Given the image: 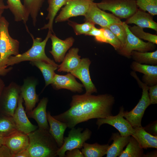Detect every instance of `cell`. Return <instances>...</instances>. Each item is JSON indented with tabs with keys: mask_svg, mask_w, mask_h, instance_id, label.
I'll use <instances>...</instances> for the list:
<instances>
[{
	"mask_svg": "<svg viewBox=\"0 0 157 157\" xmlns=\"http://www.w3.org/2000/svg\"><path fill=\"white\" fill-rule=\"evenodd\" d=\"M23 101L20 94L13 118L17 130L28 134L37 129L38 127L32 124L28 119L23 105Z\"/></svg>",
	"mask_w": 157,
	"mask_h": 157,
	"instance_id": "9a60e30c",
	"label": "cell"
},
{
	"mask_svg": "<svg viewBox=\"0 0 157 157\" xmlns=\"http://www.w3.org/2000/svg\"><path fill=\"white\" fill-rule=\"evenodd\" d=\"M93 1V0H69L55 18V22H63L73 17L84 16Z\"/></svg>",
	"mask_w": 157,
	"mask_h": 157,
	"instance_id": "8fae6325",
	"label": "cell"
},
{
	"mask_svg": "<svg viewBox=\"0 0 157 157\" xmlns=\"http://www.w3.org/2000/svg\"><path fill=\"white\" fill-rule=\"evenodd\" d=\"M12 157H30V155L27 149H23L13 155Z\"/></svg>",
	"mask_w": 157,
	"mask_h": 157,
	"instance_id": "ee69618b",
	"label": "cell"
},
{
	"mask_svg": "<svg viewBox=\"0 0 157 157\" xmlns=\"http://www.w3.org/2000/svg\"><path fill=\"white\" fill-rule=\"evenodd\" d=\"M91 63L88 58H82L78 66L70 73L81 81L85 89V94H88L97 92L90 75L89 68Z\"/></svg>",
	"mask_w": 157,
	"mask_h": 157,
	"instance_id": "4fadbf2b",
	"label": "cell"
},
{
	"mask_svg": "<svg viewBox=\"0 0 157 157\" xmlns=\"http://www.w3.org/2000/svg\"><path fill=\"white\" fill-rule=\"evenodd\" d=\"M52 42V49L50 53L55 61L58 63L62 62L67 51L72 47L74 42L72 37L62 40L55 34H51L50 38Z\"/></svg>",
	"mask_w": 157,
	"mask_h": 157,
	"instance_id": "2e32d148",
	"label": "cell"
},
{
	"mask_svg": "<svg viewBox=\"0 0 157 157\" xmlns=\"http://www.w3.org/2000/svg\"><path fill=\"white\" fill-rule=\"evenodd\" d=\"M124 108L122 106L120 108L119 112L117 115L97 119L96 124L98 128L103 124H107L116 128L122 136L131 135L134 131V128L130 123L124 118Z\"/></svg>",
	"mask_w": 157,
	"mask_h": 157,
	"instance_id": "7c38bea8",
	"label": "cell"
},
{
	"mask_svg": "<svg viewBox=\"0 0 157 157\" xmlns=\"http://www.w3.org/2000/svg\"><path fill=\"white\" fill-rule=\"evenodd\" d=\"M117 37L121 42L122 46L125 44L127 37L126 30L122 23L121 24H113L108 27Z\"/></svg>",
	"mask_w": 157,
	"mask_h": 157,
	"instance_id": "8d00e7d4",
	"label": "cell"
},
{
	"mask_svg": "<svg viewBox=\"0 0 157 157\" xmlns=\"http://www.w3.org/2000/svg\"><path fill=\"white\" fill-rule=\"evenodd\" d=\"M4 88V82L0 78V98Z\"/></svg>",
	"mask_w": 157,
	"mask_h": 157,
	"instance_id": "c3c4849f",
	"label": "cell"
},
{
	"mask_svg": "<svg viewBox=\"0 0 157 157\" xmlns=\"http://www.w3.org/2000/svg\"><path fill=\"white\" fill-rule=\"evenodd\" d=\"M142 89L141 99L136 106L131 111H124V117L130 123L133 128L142 127L141 121L145 111L151 105L148 95L149 86L142 81L135 72L131 73Z\"/></svg>",
	"mask_w": 157,
	"mask_h": 157,
	"instance_id": "5b68a950",
	"label": "cell"
},
{
	"mask_svg": "<svg viewBox=\"0 0 157 157\" xmlns=\"http://www.w3.org/2000/svg\"><path fill=\"white\" fill-rule=\"evenodd\" d=\"M104 35L106 39V43L110 44L117 51L122 47V44L117 37L107 28H102Z\"/></svg>",
	"mask_w": 157,
	"mask_h": 157,
	"instance_id": "74e56055",
	"label": "cell"
},
{
	"mask_svg": "<svg viewBox=\"0 0 157 157\" xmlns=\"http://www.w3.org/2000/svg\"><path fill=\"white\" fill-rule=\"evenodd\" d=\"M48 101L47 98L43 97L35 108L26 113L28 117L35 120L38 124V128L49 131V127L46 111Z\"/></svg>",
	"mask_w": 157,
	"mask_h": 157,
	"instance_id": "d6986e66",
	"label": "cell"
},
{
	"mask_svg": "<svg viewBox=\"0 0 157 157\" xmlns=\"http://www.w3.org/2000/svg\"><path fill=\"white\" fill-rule=\"evenodd\" d=\"M131 32L135 36L140 39H143L148 42L157 44V35L144 31L143 28L137 26H129Z\"/></svg>",
	"mask_w": 157,
	"mask_h": 157,
	"instance_id": "836d02e7",
	"label": "cell"
},
{
	"mask_svg": "<svg viewBox=\"0 0 157 157\" xmlns=\"http://www.w3.org/2000/svg\"><path fill=\"white\" fill-rule=\"evenodd\" d=\"M69 0H47L48 6L47 8L48 14L46 19L48 20V22L40 30L48 29L54 33L53 24L55 17L59 10L66 5Z\"/></svg>",
	"mask_w": 157,
	"mask_h": 157,
	"instance_id": "484cf974",
	"label": "cell"
},
{
	"mask_svg": "<svg viewBox=\"0 0 157 157\" xmlns=\"http://www.w3.org/2000/svg\"><path fill=\"white\" fill-rule=\"evenodd\" d=\"M124 22L127 24H134L141 28H149L157 31V23L154 21L153 16L139 8Z\"/></svg>",
	"mask_w": 157,
	"mask_h": 157,
	"instance_id": "44dd1931",
	"label": "cell"
},
{
	"mask_svg": "<svg viewBox=\"0 0 157 157\" xmlns=\"http://www.w3.org/2000/svg\"><path fill=\"white\" fill-rule=\"evenodd\" d=\"M109 145L108 144H100L96 143L91 144L85 142L81 152L84 157H102L106 154Z\"/></svg>",
	"mask_w": 157,
	"mask_h": 157,
	"instance_id": "f1b7e54d",
	"label": "cell"
},
{
	"mask_svg": "<svg viewBox=\"0 0 157 157\" xmlns=\"http://www.w3.org/2000/svg\"><path fill=\"white\" fill-rule=\"evenodd\" d=\"M68 136L64 138V143L57 151L56 155L59 157H65L66 151L75 148L81 149L84 143L90 139L92 135L91 131L86 128L83 132V129L78 127L72 128Z\"/></svg>",
	"mask_w": 157,
	"mask_h": 157,
	"instance_id": "52a82bcc",
	"label": "cell"
},
{
	"mask_svg": "<svg viewBox=\"0 0 157 157\" xmlns=\"http://www.w3.org/2000/svg\"><path fill=\"white\" fill-rule=\"evenodd\" d=\"M148 95L151 104H157V84L149 86Z\"/></svg>",
	"mask_w": 157,
	"mask_h": 157,
	"instance_id": "ab89813d",
	"label": "cell"
},
{
	"mask_svg": "<svg viewBox=\"0 0 157 157\" xmlns=\"http://www.w3.org/2000/svg\"><path fill=\"white\" fill-rule=\"evenodd\" d=\"M79 49L77 48L70 49L65 55L62 63L58 66V72L70 73L79 65L81 60V56L78 53Z\"/></svg>",
	"mask_w": 157,
	"mask_h": 157,
	"instance_id": "603a6c76",
	"label": "cell"
},
{
	"mask_svg": "<svg viewBox=\"0 0 157 157\" xmlns=\"http://www.w3.org/2000/svg\"><path fill=\"white\" fill-rule=\"evenodd\" d=\"M4 9L0 10V20L1 17H2V14L4 12Z\"/></svg>",
	"mask_w": 157,
	"mask_h": 157,
	"instance_id": "f907efd6",
	"label": "cell"
},
{
	"mask_svg": "<svg viewBox=\"0 0 157 157\" xmlns=\"http://www.w3.org/2000/svg\"><path fill=\"white\" fill-rule=\"evenodd\" d=\"M20 94V86L13 82L4 88L0 98V110L3 115L13 117Z\"/></svg>",
	"mask_w": 157,
	"mask_h": 157,
	"instance_id": "9c48e42d",
	"label": "cell"
},
{
	"mask_svg": "<svg viewBox=\"0 0 157 157\" xmlns=\"http://www.w3.org/2000/svg\"><path fill=\"white\" fill-rule=\"evenodd\" d=\"M134 131L131 136L137 140L143 149L157 148V136L149 133L142 126L134 128Z\"/></svg>",
	"mask_w": 157,
	"mask_h": 157,
	"instance_id": "d4e9b609",
	"label": "cell"
},
{
	"mask_svg": "<svg viewBox=\"0 0 157 157\" xmlns=\"http://www.w3.org/2000/svg\"><path fill=\"white\" fill-rule=\"evenodd\" d=\"M144 129L149 133L155 136H157V122L155 121L143 127Z\"/></svg>",
	"mask_w": 157,
	"mask_h": 157,
	"instance_id": "60d3db41",
	"label": "cell"
},
{
	"mask_svg": "<svg viewBox=\"0 0 157 157\" xmlns=\"http://www.w3.org/2000/svg\"><path fill=\"white\" fill-rule=\"evenodd\" d=\"M131 58L134 61L140 64L156 65L157 64V50L152 52H141L133 51Z\"/></svg>",
	"mask_w": 157,
	"mask_h": 157,
	"instance_id": "f546056e",
	"label": "cell"
},
{
	"mask_svg": "<svg viewBox=\"0 0 157 157\" xmlns=\"http://www.w3.org/2000/svg\"><path fill=\"white\" fill-rule=\"evenodd\" d=\"M7 3L8 9L14 15L15 21H23L26 25L30 15L21 0H7Z\"/></svg>",
	"mask_w": 157,
	"mask_h": 157,
	"instance_id": "4316f807",
	"label": "cell"
},
{
	"mask_svg": "<svg viewBox=\"0 0 157 157\" xmlns=\"http://www.w3.org/2000/svg\"><path fill=\"white\" fill-rule=\"evenodd\" d=\"M26 28L33 40V43L32 47L27 51L22 54H19L15 56H10L8 59L7 66L12 65L24 61H31L35 60H42L58 66V65L53 60L47 56L45 51L47 43L50 38L52 32L48 30L46 37L44 40H42V38H35L32 34L29 32L27 26L26 27Z\"/></svg>",
	"mask_w": 157,
	"mask_h": 157,
	"instance_id": "3957f363",
	"label": "cell"
},
{
	"mask_svg": "<svg viewBox=\"0 0 157 157\" xmlns=\"http://www.w3.org/2000/svg\"><path fill=\"white\" fill-rule=\"evenodd\" d=\"M47 117L49 127V132L54 138L60 148L63 144L64 134L67 128V125L65 123L54 118L49 111L47 112Z\"/></svg>",
	"mask_w": 157,
	"mask_h": 157,
	"instance_id": "7402d4cb",
	"label": "cell"
},
{
	"mask_svg": "<svg viewBox=\"0 0 157 157\" xmlns=\"http://www.w3.org/2000/svg\"><path fill=\"white\" fill-rule=\"evenodd\" d=\"M93 36L95 40L99 42L106 43V39L104 35L102 28H100L94 27L86 35Z\"/></svg>",
	"mask_w": 157,
	"mask_h": 157,
	"instance_id": "f35d334b",
	"label": "cell"
},
{
	"mask_svg": "<svg viewBox=\"0 0 157 157\" xmlns=\"http://www.w3.org/2000/svg\"><path fill=\"white\" fill-rule=\"evenodd\" d=\"M13 69L12 67L0 68V76H4L10 72Z\"/></svg>",
	"mask_w": 157,
	"mask_h": 157,
	"instance_id": "f6af8a7d",
	"label": "cell"
},
{
	"mask_svg": "<svg viewBox=\"0 0 157 157\" xmlns=\"http://www.w3.org/2000/svg\"><path fill=\"white\" fill-rule=\"evenodd\" d=\"M65 157H84V156L80 149L75 148L66 151Z\"/></svg>",
	"mask_w": 157,
	"mask_h": 157,
	"instance_id": "b9f144b4",
	"label": "cell"
},
{
	"mask_svg": "<svg viewBox=\"0 0 157 157\" xmlns=\"http://www.w3.org/2000/svg\"><path fill=\"white\" fill-rule=\"evenodd\" d=\"M51 84L57 90L64 89L78 93L82 92L84 87L83 85L78 82L75 77L69 73L64 75L56 74Z\"/></svg>",
	"mask_w": 157,
	"mask_h": 157,
	"instance_id": "e0dca14e",
	"label": "cell"
},
{
	"mask_svg": "<svg viewBox=\"0 0 157 157\" xmlns=\"http://www.w3.org/2000/svg\"><path fill=\"white\" fill-rule=\"evenodd\" d=\"M5 137L0 135V146L4 144Z\"/></svg>",
	"mask_w": 157,
	"mask_h": 157,
	"instance_id": "681fc988",
	"label": "cell"
},
{
	"mask_svg": "<svg viewBox=\"0 0 157 157\" xmlns=\"http://www.w3.org/2000/svg\"><path fill=\"white\" fill-rule=\"evenodd\" d=\"M30 157H54L59 149L49 131L38 128L28 134Z\"/></svg>",
	"mask_w": 157,
	"mask_h": 157,
	"instance_id": "7a4b0ae2",
	"label": "cell"
},
{
	"mask_svg": "<svg viewBox=\"0 0 157 157\" xmlns=\"http://www.w3.org/2000/svg\"><path fill=\"white\" fill-rule=\"evenodd\" d=\"M68 24L71 26L77 35L86 34L95 26L93 24L88 22L79 24L74 21L68 20Z\"/></svg>",
	"mask_w": 157,
	"mask_h": 157,
	"instance_id": "e575fe53",
	"label": "cell"
},
{
	"mask_svg": "<svg viewBox=\"0 0 157 157\" xmlns=\"http://www.w3.org/2000/svg\"><path fill=\"white\" fill-rule=\"evenodd\" d=\"M131 67L134 72L143 73L142 82L149 86L157 84V65L142 64L135 61L132 62Z\"/></svg>",
	"mask_w": 157,
	"mask_h": 157,
	"instance_id": "ffe728a7",
	"label": "cell"
},
{
	"mask_svg": "<svg viewBox=\"0 0 157 157\" xmlns=\"http://www.w3.org/2000/svg\"><path fill=\"white\" fill-rule=\"evenodd\" d=\"M122 24L126 31L127 37L125 44L117 51L119 54L130 58L131 53L133 51L144 52L153 50L155 49V44L148 42L143 41L131 32L129 28V26L124 22H122Z\"/></svg>",
	"mask_w": 157,
	"mask_h": 157,
	"instance_id": "ba28073f",
	"label": "cell"
},
{
	"mask_svg": "<svg viewBox=\"0 0 157 157\" xmlns=\"http://www.w3.org/2000/svg\"><path fill=\"white\" fill-rule=\"evenodd\" d=\"M155 151L144 154L143 157H157V151L156 150Z\"/></svg>",
	"mask_w": 157,
	"mask_h": 157,
	"instance_id": "bcb514c9",
	"label": "cell"
},
{
	"mask_svg": "<svg viewBox=\"0 0 157 157\" xmlns=\"http://www.w3.org/2000/svg\"><path fill=\"white\" fill-rule=\"evenodd\" d=\"M8 9L7 5H6L3 0H0V10Z\"/></svg>",
	"mask_w": 157,
	"mask_h": 157,
	"instance_id": "7dc6e473",
	"label": "cell"
},
{
	"mask_svg": "<svg viewBox=\"0 0 157 157\" xmlns=\"http://www.w3.org/2000/svg\"><path fill=\"white\" fill-rule=\"evenodd\" d=\"M18 130L13 117L5 115L0 117V135L6 137Z\"/></svg>",
	"mask_w": 157,
	"mask_h": 157,
	"instance_id": "1f68e13d",
	"label": "cell"
},
{
	"mask_svg": "<svg viewBox=\"0 0 157 157\" xmlns=\"http://www.w3.org/2000/svg\"><path fill=\"white\" fill-rule=\"evenodd\" d=\"M96 3L101 9L111 12L120 19H127L138 9L136 0H102Z\"/></svg>",
	"mask_w": 157,
	"mask_h": 157,
	"instance_id": "8992f818",
	"label": "cell"
},
{
	"mask_svg": "<svg viewBox=\"0 0 157 157\" xmlns=\"http://www.w3.org/2000/svg\"><path fill=\"white\" fill-rule=\"evenodd\" d=\"M131 136H122L119 132L113 133L110 139L113 142L108 148L106 154V157H119L123 151L124 148L129 143Z\"/></svg>",
	"mask_w": 157,
	"mask_h": 157,
	"instance_id": "cb8c5ba5",
	"label": "cell"
},
{
	"mask_svg": "<svg viewBox=\"0 0 157 157\" xmlns=\"http://www.w3.org/2000/svg\"><path fill=\"white\" fill-rule=\"evenodd\" d=\"M115 102L114 97L108 94L97 95L84 94L74 95L70 108L57 115L52 116L65 123L71 129L77 124L93 119L104 118L112 116Z\"/></svg>",
	"mask_w": 157,
	"mask_h": 157,
	"instance_id": "6da1fadb",
	"label": "cell"
},
{
	"mask_svg": "<svg viewBox=\"0 0 157 157\" xmlns=\"http://www.w3.org/2000/svg\"><path fill=\"white\" fill-rule=\"evenodd\" d=\"M37 83L31 79L25 80L22 86H20V95L24 101L26 113L32 111L39 101V96L36 92Z\"/></svg>",
	"mask_w": 157,
	"mask_h": 157,
	"instance_id": "5bb4252c",
	"label": "cell"
},
{
	"mask_svg": "<svg viewBox=\"0 0 157 157\" xmlns=\"http://www.w3.org/2000/svg\"><path fill=\"white\" fill-rule=\"evenodd\" d=\"M30 63L36 66L42 72L45 81V86L51 84L56 74L55 71L58 69V66L40 60L31 61Z\"/></svg>",
	"mask_w": 157,
	"mask_h": 157,
	"instance_id": "83f0119b",
	"label": "cell"
},
{
	"mask_svg": "<svg viewBox=\"0 0 157 157\" xmlns=\"http://www.w3.org/2000/svg\"><path fill=\"white\" fill-rule=\"evenodd\" d=\"M0 157H12L10 150L4 144L0 146Z\"/></svg>",
	"mask_w": 157,
	"mask_h": 157,
	"instance_id": "7bdbcfd3",
	"label": "cell"
},
{
	"mask_svg": "<svg viewBox=\"0 0 157 157\" xmlns=\"http://www.w3.org/2000/svg\"><path fill=\"white\" fill-rule=\"evenodd\" d=\"M9 22L4 17L0 20V68L6 67L9 58L19 54V42L12 38L8 31Z\"/></svg>",
	"mask_w": 157,
	"mask_h": 157,
	"instance_id": "277c9868",
	"label": "cell"
},
{
	"mask_svg": "<svg viewBox=\"0 0 157 157\" xmlns=\"http://www.w3.org/2000/svg\"><path fill=\"white\" fill-rule=\"evenodd\" d=\"M29 144L28 135L18 130L5 137L4 145L10 150L12 157L19 152L27 149Z\"/></svg>",
	"mask_w": 157,
	"mask_h": 157,
	"instance_id": "ac0fdd59",
	"label": "cell"
},
{
	"mask_svg": "<svg viewBox=\"0 0 157 157\" xmlns=\"http://www.w3.org/2000/svg\"><path fill=\"white\" fill-rule=\"evenodd\" d=\"M144 151L137 140L131 135L126 149L123 150L119 157H143Z\"/></svg>",
	"mask_w": 157,
	"mask_h": 157,
	"instance_id": "4dcf8cb0",
	"label": "cell"
},
{
	"mask_svg": "<svg viewBox=\"0 0 157 157\" xmlns=\"http://www.w3.org/2000/svg\"><path fill=\"white\" fill-rule=\"evenodd\" d=\"M138 8L152 16L157 15V0H136Z\"/></svg>",
	"mask_w": 157,
	"mask_h": 157,
	"instance_id": "d590c367",
	"label": "cell"
},
{
	"mask_svg": "<svg viewBox=\"0 0 157 157\" xmlns=\"http://www.w3.org/2000/svg\"><path fill=\"white\" fill-rule=\"evenodd\" d=\"M44 1V0H24L23 4L31 16L34 26L36 25L38 13Z\"/></svg>",
	"mask_w": 157,
	"mask_h": 157,
	"instance_id": "d6a6232c",
	"label": "cell"
},
{
	"mask_svg": "<svg viewBox=\"0 0 157 157\" xmlns=\"http://www.w3.org/2000/svg\"><path fill=\"white\" fill-rule=\"evenodd\" d=\"M85 22H88L100 26L101 28H107L113 24H121L120 19L112 13L105 12L97 6L96 3L92 2L84 16Z\"/></svg>",
	"mask_w": 157,
	"mask_h": 157,
	"instance_id": "30bf717a",
	"label": "cell"
}]
</instances>
